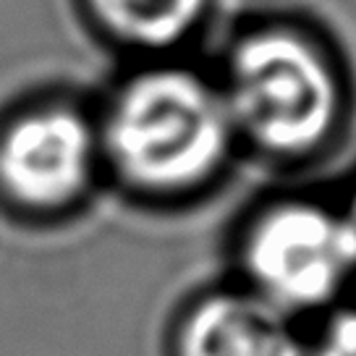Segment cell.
I'll list each match as a JSON object with an SVG mask.
<instances>
[{"instance_id": "cell-1", "label": "cell", "mask_w": 356, "mask_h": 356, "mask_svg": "<svg viewBox=\"0 0 356 356\" xmlns=\"http://www.w3.org/2000/svg\"><path fill=\"white\" fill-rule=\"evenodd\" d=\"M222 100L234 131L270 155L304 160L333 147L346 131L354 87L330 44L278 26L236 44Z\"/></svg>"}, {"instance_id": "cell-2", "label": "cell", "mask_w": 356, "mask_h": 356, "mask_svg": "<svg viewBox=\"0 0 356 356\" xmlns=\"http://www.w3.org/2000/svg\"><path fill=\"white\" fill-rule=\"evenodd\" d=\"M231 136L220 92L189 71L160 68L123 87L108 113L102 152L126 186L184 194L215 176Z\"/></svg>"}, {"instance_id": "cell-3", "label": "cell", "mask_w": 356, "mask_h": 356, "mask_svg": "<svg viewBox=\"0 0 356 356\" xmlns=\"http://www.w3.org/2000/svg\"><path fill=\"white\" fill-rule=\"evenodd\" d=\"M246 289L293 320L356 299V236L338 197H286L254 215L241 238Z\"/></svg>"}, {"instance_id": "cell-4", "label": "cell", "mask_w": 356, "mask_h": 356, "mask_svg": "<svg viewBox=\"0 0 356 356\" xmlns=\"http://www.w3.org/2000/svg\"><path fill=\"white\" fill-rule=\"evenodd\" d=\"M97 152V136L79 113L34 111L0 136V191L26 212L66 210L84 197Z\"/></svg>"}, {"instance_id": "cell-5", "label": "cell", "mask_w": 356, "mask_h": 356, "mask_svg": "<svg viewBox=\"0 0 356 356\" xmlns=\"http://www.w3.org/2000/svg\"><path fill=\"white\" fill-rule=\"evenodd\" d=\"M299 320L252 289L210 291L181 314L173 356H307Z\"/></svg>"}, {"instance_id": "cell-6", "label": "cell", "mask_w": 356, "mask_h": 356, "mask_svg": "<svg viewBox=\"0 0 356 356\" xmlns=\"http://www.w3.org/2000/svg\"><path fill=\"white\" fill-rule=\"evenodd\" d=\"M92 6L126 42L165 47L194 29L207 0H92Z\"/></svg>"}, {"instance_id": "cell-7", "label": "cell", "mask_w": 356, "mask_h": 356, "mask_svg": "<svg viewBox=\"0 0 356 356\" xmlns=\"http://www.w3.org/2000/svg\"><path fill=\"white\" fill-rule=\"evenodd\" d=\"M307 356H356V299L320 320Z\"/></svg>"}, {"instance_id": "cell-8", "label": "cell", "mask_w": 356, "mask_h": 356, "mask_svg": "<svg viewBox=\"0 0 356 356\" xmlns=\"http://www.w3.org/2000/svg\"><path fill=\"white\" fill-rule=\"evenodd\" d=\"M338 200H341V204H343L346 218H348L351 231H354V236H356V173L351 176V181L346 184V189L338 194Z\"/></svg>"}]
</instances>
